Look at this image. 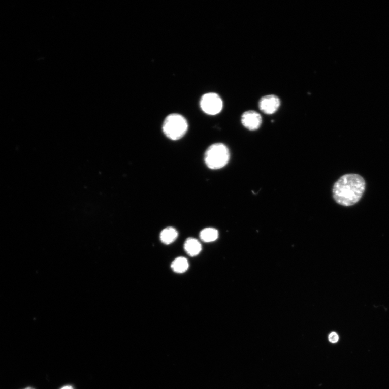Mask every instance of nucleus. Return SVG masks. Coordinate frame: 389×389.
Wrapping results in <instances>:
<instances>
[{
	"mask_svg": "<svg viewBox=\"0 0 389 389\" xmlns=\"http://www.w3.org/2000/svg\"><path fill=\"white\" fill-rule=\"evenodd\" d=\"M365 189L366 182L361 176L346 174L335 183L333 197L337 204L343 206H351L360 200Z\"/></svg>",
	"mask_w": 389,
	"mask_h": 389,
	"instance_id": "f257e3e1",
	"label": "nucleus"
},
{
	"mask_svg": "<svg viewBox=\"0 0 389 389\" xmlns=\"http://www.w3.org/2000/svg\"><path fill=\"white\" fill-rule=\"evenodd\" d=\"M230 159V150L223 143H215L210 146L205 154V162L211 169H218L225 166Z\"/></svg>",
	"mask_w": 389,
	"mask_h": 389,
	"instance_id": "f03ea898",
	"label": "nucleus"
},
{
	"mask_svg": "<svg viewBox=\"0 0 389 389\" xmlns=\"http://www.w3.org/2000/svg\"><path fill=\"white\" fill-rule=\"evenodd\" d=\"M188 128L187 120L182 115L172 114L168 115L164 121L163 129L166 136L172 140L182 138Z\"/></svg>",
	"mask_w": 389,
	"mask_h": 389,
	"instance_id": "7ed1b4c3",
	"label": "nucleus"
},
{
	"mask_svg": "<svg viewBox=\"0 0 389 389\" xmlns=\"http://www.w3.org/2000/svg\"><path fill=\"white\" fill-rule=\"evenodd\" d=\"M281 101L275 95H269L262 98L259 102L261 111L268 115L275 113L280 107Z\"/></svg>",
	"mask_w": 389,
	"mask_h": 389,
	"instance_id": "39448f33",
	"label": "nucleus"
},
{
	"mask_svg": "<svg viewBox=\"0 0 389 389\" xmlns=\"http://www.w3.org/2000/svg\"><path fill=\"white\" fill-rule=\"evenodd\" d=\"M329 340L331 342L336 343L338 341V336L336 333H332L329 335Z\"/></svg>",
	"mask_w": 389,
	"mask_h": 389,
	"instance_id": "9b49d317",
	"label": "nucleus"
},
{
	"mask_svg": "<svg viewBox=\"0 0 389 389\" xmlns=\"http://www.w3.org/2000/svg\"><path fill=\"white\" fill-rule=\"evenodd\" d=\"M200 107L203 112L206 114L215 115L221 112L223 101L216 93L209 92L201 98Z\"/></svg>",
	"mask_w": 389,
	"mask_h": 389,
	"instance_id": "20e7f679",
	"label": "nucleus"
},
{
	"mask_svg": "<svg viewBox=\"0 0 389 389\" xmlns=\"http://www.w3.org/2000/svg\"><path fill=\"white\" fill-rule=\"evenodd\" d=\"M24 389H35V388H33V387H27V388H24Z\"/></svg>",
	"mask_w": 389,
	"mask_h": 389,
	"instance_id": "ddd939ff",
	"label": "nucleus"
},
{
	"mask_svg": "<svg viewBox=\"0 0 389 389\" xmlns=\"http://www.w3.org/2000/svg\"><path fill=\"white\" fill-rule=\"evenodd\" d=\"M60 389H74V388L71 385H66V386H63V387H62Z\"/></svg>",
	"mask_w": 389,
	"mask_h": 389,
	"instance_id": "f8f14e48",
	"label": "nucleus"
},
{
	"mask_svg": "<svg viewBox=\"0 0 389 389\" xmlns=\"http://www.w3.org/2000/svg\"><path fill=\"white\" fill-rule=\"evenodd\" d=\"M178 237V232L173 227H167L160 234V240L166 245L174 242Z\"/></svg>",
	"mask_w": 389,
	"mask_h": 389,
	"instance_id": "6e6552de",
	"label": "nucleus"
},
{
	"mask_svg": "<svg viewBox=\"0 0 389 389\" xmlns=\"http://www.w3.org/2000/svg\"><path fill=\"white\" fill-rule=\"evenodd\" d=\"M200 239L205 242H212L218 239V232L213 228H207L200 234Z\"/></svg>",
	"mask_w": 389,
	"mask_h": 389,
	"instance_id": "9d476101",
	"label": "nucleus"
},
{
	"mask_svg": "<svg viewBox=\"0 0 389 389\" xmlns=\"http://www.w3.org/2000/svg\"><path fill=\"white\" fill-rule=\"evenodd\" d=\"M184 248L186 252L191 256L198 255L202 250V246L199 241L194 238H189L186 240Z\"/></svg>",
	"mask_w": 389,
	"mask_h": 389,
	"instance_id": "0eeeda50",
	"label": "nucleus"
},
{
	"mask_svg": "<svg viewBox=\"0 0 389 389\" xmlns=\"http://www.w3.org/2000/svg\"><path fill=\"white\" fill-rule=\"evenodd\" d=\"M171 268L176 273H183L189 268L188 261L183 257H177L172 262Z\"/></svg>",
	"mask_w": 389,
	"mask_h": 389,
	"instance_id": "1a4fd4ad",
	"label": "nucleus"
},
{
	"mask_svg": "<svg viewBox=\"0 0 389 389\" xmlns=\"http://www.w3.org/2000/svg\"><path fill=\"white\" fill-rule=\"evenodd\" d=\"M241 121L245 128L250 131H255L260 127L262 119L261 115L257 112L249 111L243 113Z\"/></svg>",
	"mask_w": 389,
	"mask_h": 389,
	"instance_id": "423d86ee",
	"label": "nucleus"
}]
</instances>
